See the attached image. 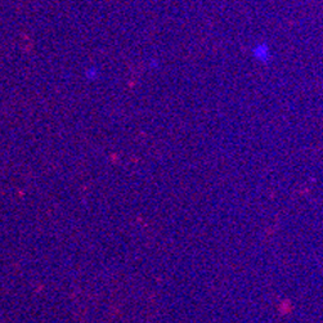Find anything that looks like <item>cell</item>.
I'll return each instance as SVG.
<instances>
[{
	"label": "cell",
	"instance_id": "2",
	"mask_svg": "<svg viewBox=\"0 0 323 323\" xmlns=\"http://www.w3.org/2000/svg\"><path fill=\"white\" fill-rule=\"evenodd\" d=\"M85 76L89 80H94L98 76V70L96 67H88L87 70H85Z\"/></svg>",
	"mask_w": 323,
	"mask_h": 323
},
{
	"label": "cell",
	"instance_id": "1",
	"mask_svg": "<svg viewBox=\"0 0 323 323\" xmlns=\"http://www.w3.org/2000/svg\"><path fill=\"white\" fill-rule=\"evenodd\" d=\"M251 52H253V56L260 62H268L270 60V56H272L269 45L265 41H260V43L255 44Z\"/></svg>",
	"mask_w": 323,
	"mask_h": 323
}]
</instances>
